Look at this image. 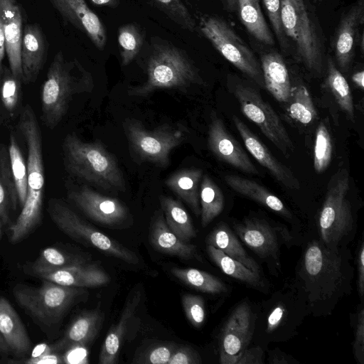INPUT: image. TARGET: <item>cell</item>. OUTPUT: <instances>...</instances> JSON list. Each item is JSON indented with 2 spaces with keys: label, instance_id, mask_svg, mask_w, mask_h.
<instances>
[{
  "label": "cell",
  "instance_id": "obj_1",
  "mask_svg": "<svg viewBox=\"0 0 364 364\" xmlns=\"http://www.w3.org/2000/svg\"><path fill=\"white\" fill-rule=\"evenodd\" d=\"M18 117V129L28 151L27 194L18 216L9 228L12 243L23 240L40 224L45 191L42 134L36 115L30 105H26Z\"/></svg>",
  "mask_w": 364,
  "mask_h": 364
},
{
  "label": "cell",
  "instance_id": "obj_2",
  "mask_svg": "<svg viewBox=\"0 0 364 364\" xmlns=\"http://www.w3.org/2000/svg\"><path fill=\"white\" fill-rule=\"evenodd\" d=\"M92 77L76 60H67L58 51L50 63L41 93V119L55 128L66 114L72 97L91 88Z\"/></svg>",
  "mask_w": 364,
  "mask_h": 364
},
{
  "label": "cell",
  "instance_id": "obj_3",
  "mask_svg": "<svg viewBox=\"0 0 364 364\" xmlns=\"http://www.w3.org/2000/svg\"><path fill=\"white\" fill-rule=\"evenodd\" d=\"M63 149L65 166L70 173L105 190H125L124 178L115 157L100 142H85L70 134Z\"/></svg>",
  "mask_w": 364,
  "mask_h": 364
},
{
  "label": "cell",
  "instance_id": "obj_4",
  "mask_svg": "<svg viewBox=\"0 0 364 364\" xmlns=\"http://www.w3.org/2000/svg\"><path fill=\"white\" fill-rule=\"evenodd\" d=\"M12 291L17 304L48 336L85 293L82 287L62 286L44 279L40 287L17 284Z\"/></svg>",
  "mask_w": 364,
  "mask_h": 364
},
{
  "label": "cell",
  "instance_id": "obj_5",
  "mask_svg": "<svg viewBox=\"0 0 364 364\" xmlns=\"http://www.w3.org/2000/svg\"><path fill=\"white\" fill-rule=\"evenodd\" d=\"M146 71V81L132 88L129 95L144 97L158 89H183L203 83L198 70L186 53L169 43L154 46Z\"/></svg>",
  "mask_w": 364,
  "mask_h": 364
},
{
  "label": "cell",
  "instance_id": "obj_6",
  "mask_svg": "<svg viewBox=\"0 0 364 364\" xmlns=\"http://www.w3.org/2000/svg\"><path fill=\"white\" fill-rule=\"evenodd\" d=\"M281 21L285 36L295 47L306 68L320 73L323 47L316 26L304 0H281Z\"/></svg>",
  "mask_w": 364,
  "mask_h": 364
},
{
  "label": "cell",
  "instance_id": "obj_7",
  "mask_svg": "<svg viewBox=\"0 0 364 364\" xmlns=\"http://www.w3.org/2000/svg\"><path fill=\"white\" fill-rule=\"evenodd\" d=\"M47 210L56 226L73 240L127 263L139 262L133 251L84 221L61 200H49Z\"/></svg>",
  "mask_w": 364,
  "mask_h": 364
},
{
  "label": "cell",
  "instance_id": "obj_8",
  "mask_svg": "<svg viewBox=\"0 0 364 364\" xmlns=\"http://www.w3.org/2000/svg\"><path fill=\"white\" fill-rule=\"evenodd\" d=\"M349 173L341 168L330 178L321 210L318 226L325 245L333 247L352 230L353 220L348 200Z\"/></svg>",
  "mask_w": 364,
  "mask_h": 364
},
{
  "label": "cell",
  "instance_id": "obj_9",
  "mask_svg": "<svg viewBox=\"0 0 364 364\" xmlns=\"http://www.w3.org/2000/svg\"><path fill=\"white\" fill-rule=\"evenodd\" d=\"M198 26L227 60L259 86L264 87L260 64L245 42L225 21L205 14L199 18Z\"/></svg>",
  "mask_w": 364,
  "mask_h": 364
},
{
  "label": "cell",
  "instance_id": "obj_10",
  "mask_svg": "<svg viewBox=\"0 0 364 364\" xmlns=\"http://www.w3.org/2000/svg\"><path fill=\"white\" fill-rule=\"evenodd\" d=\"M302 267V277L313 301L329 299L341 289V259L326 245L313 241L305 251Z\"/></svg>",
  "mask_w": 364,
  "mask_h": 364
},
{
  "label": "cell",
  "instance_id": "obj_11",
  "mask_svg": "<svg viewBox=\"0 0 364 364\" xmlns=\"http://www.w3.org/2000/svg\"><path fill=\"white\" fill-rule=\"evenodd\" d=\"M231 89L243 114L260 129L264 136L284 154L293 150L292 141L270 105L251 86L238 80L232 82Z\"/></svg>",
  "mask_w": 364,
  "mask_h": 364
},
{
  "label": "cell",
  "instance_id": "obj_12",
  "mask_svg": "<svg viewBox=\"0 0 364 364\" xmlns=\"http://www.w3.org/2000/svg\"><path fill=\"white\" fill-rule=\"evenodd\" d=\"M124 128L130 144L142 159L166 167L169 164V154L184 139L183 130L168 125L149 131L140 122L127 119Z\"/></svg>",
  "mask_w": 364,
  "mask_h": 364
},
{
  "label": "cell",
  "instance_id": "obj_13",
  "mask_svg": "<svg viewBox=\"0 0 364 364\" xmlns=\"http://www.w3.org/2000/svg\"><path fill=\"white\" fill-rule=\"evenodd\" d=\"M69 199L88 218L110 228L127 224L130 214L118 199L97 193L84 186L68 193Z\"/></svg>",
  "mask_w": 364,
  "mask_h": 364
},
{
  "label": "cell",
  "instance_id": "obj_14",
  "mask_svg": "<svg viewBox=\"0 0 364 364\" xmlns=\"http://www.w3.org/2000/svg\"><path fill=\"white\" fill-rule=\"evenodd\" d=\"M253 333V318L246 302L237 306L225 322L220 338V363L235 364L247 348Z\"/></svg>",
  "mask_w": 364,
  "mask_h": 364
},
{
  "label": "cell",
  "instance_id": "obj_15",
  "mask_svg": "<svg viewBox=\"0 0 364 364\" xmlns=\"http://www.w3.org/2000/svg\"><path fill=\"white\" fill-rule=\"evenodd\" d=\"M364 23V0H356L342 16L338 26L334 39L333 49L338 67L346 71L355 55V47L359 44Z\"/></svg>",
  "mask_w": 364,
  "mask_h": 364
},
{
  "label": "cell",
  "instance_id": "obj_16",
  "mask_svg": "<svg viewBox=\"0 0 364 364\" xmlns=\"http://www.w3.org/2000/svg\"><path fill=\"white\" fill-rule=\"evenodd\" d=\"M208 146L220 160L243 172L258 175L259 171L237 141L229 133L223 122L215 114L208 129Z\"/></svg>",
  "mask_w": 364,
  "mask_h": 364
},
{
  "label": "cell",
  "instance_id": "obj_17",
  "mask_svg": "<svg viewBox=\"0 0 364 364\" xmlns=\"http://www.w3.org/2000/svg\"><path fill=\"white\" fill-rule=\"evenodd\" d=\"M61 16L85 33L99 50L107 44V31L99 16L85 0H48Z\"/></svg>",
  "mask_w": 364,
  "mask_h": 364
},
{
  "label": "cell",
  "instance_id": "obj_18",
  "mask_svg": "<svg viewBox=\"0 0 364 364\" xmlns=\"http://www.w3.org/2000/svg\"><path fill=\"white\" fill-rule=\"evenodd\" d=\"M232 121L246 149L257 162L266 168L272 176L286 188L299 189L300 183L293 172L272 155L266 145L240 118L234 115Z\"/></svg>",
  "mask_w": 364,
  "mask_h": 364
},
{
  "label": "cell",
  "instance_id": "obj_19",
  "mask_svg": "<svg viewBox=\"0 0 364 364\" xmlns=\"http://www.w3.org/2000/svg\"><path fill=\"white\" fill-rule=\"evenodd\" d=\"M5 52L12 73L23 80L21 45L23 37V14L16 0H0Z\"/></svg>",
  "mask_w": 364,
  "mask_h": 364
},
{
  "label": "cell",
  "instance_id": "obj_20",
  "mask_svg": "<svg viewBox=\"0 0 364 364\" xmlns=\"http://www.w3.org/2000/svg\"><path fill=\"white\" fill-rule=\"evenodd\" d=\"M48 42L38 23H28L23 28L21 45L23 82H34L46 60Z\"/></svg>",
  "mask_w": 364,
  "mask_h": 364
},
{
  "label": "cell",
  "instance_id": "obj_21",
  "mask_svg": "<svg viewBox=\"0 0 364 364\" xmlns=\"http://www.w3.org/2000/svg\"><path fill=\"white\" fill-rule=\"evenodd\" d=\"M34 277L62 286L82 288L101 287L109 282V277L101 267L84 262L42 272Z\"/></svg>",
  "mask_w": 364,
  "mask_h": 364
},
{
  "label": "cell",
  "instance_id": "obj_22",
  "mask_svg": "<svg viewBox=\"0 0 364 364\" xmlns=\"http://www.w3.org/2000/svg\"><path fill=\"white\" fill-rule=\"evenodd\" d=\"M234 229L241 240L259 257L277 256L279 250L277 235L264 220L248 219L235 225Z\"/></svg>",
  "mask_w": 364,
  "mask_h": 364
},
{
  "label": "cell",
  "instance_id": "obj_23",
  "mask_svg": "<svg viewBox=\"0 0 364 364\" xmlns=\"http://www.w3.org/2000/svg\"><path fill=\"white\" fill-rule=\"evenodd\" d=\"M149 241L157 251L183 259L197 257V247L180 239L167 225L163 214L158 211L150 225Z\"/></svg>",
  "mask_w": 364,
  "mask_h": 364
},
{
  "label": "cell",
  "instance_id": "obj_24",
  "mask_svg": "<svg viewBox=\"0 0 364 364\" xmlns=\"http://www.w3.org/2000/svg\"><path fill=\"white\" fill-rule=\"evenodd\" d=\"M0 334L11 353L25 357L31 348V341L17 312L4 297H0Z\"/></svg>",
  "mask_w": 364,
  "mask_h": 364
},
{
  "label": "cell",
  "instance_id": "obj_25",
  "mask_svg": "<svg viewBox=\"0 0 364 364\" xmlns=\"http://www.w3.org/2000/svg\"><path fill=\"white\" fill-rule=\"evenodd\" d=\"M103 319V314L99 308L80 314L69 326L62 339L51 345L53 350L56 352L87 345L100 331Z\"/></svg>",
  "mask_w": 364,
  "mask_h": 364
},
{
  "label": "cell",
  "instance_id": "obj_26",
  "mask_svg": "<svg viewBox=\"0 0 364 364\" xmlns=\"http://www.w3.org/2000/svg\"><path fill=\"white\" fill-rule=\"evenodd\" d=\"M264 87L279 102L288 103L292 87L285 62L280 54L269 52L261 56Z\"/></svg>",
  "mask_w": 364,
  "mask_h": 364
},
{
  "label": "cell",
  "instance_id": "obj_27",
  "mask_svg": "<svg viewBox=\"0 0 364 364\" xmlns=\"http://www.w3.org/2000/svg\"><path fill=\"white\" fill-rule=\"evenodd\" d=\"M141 299L139 290L133 291L127 297L117 323L108 331L99 355L100 364L117 362L123 337L130 318L134 314Z\"/></svg>",
  "mask_w": 364,
  "mask_h": 364
},
{
  "label": "cell",
  "instance_id": "obj_28",
  "mask_svg": "<svg viewBox=\"0 0 364 364\" xmlns=\"http://www.w3.org/2000/svg\"><path fill=\"white\" fill-rule=\"evenodd\" d=\"M224 178L228 186L235 192L260 203L284 217H291V213L282 201L257 182L232 174L225 175Z\"/></svg>",
  "mask_w": 364,
  "mask_h": 364
},
{
  "label": "cell",
  "instance_id": "obj_29",
  "mask_svg": "<svg viewBox=\"0 0 364 364\" xmlns=\"http://www.w3.org/2000/svg\"><path fill=\"white\" fill-rule=\"evenodd\" d=\"M206 244L223 251L225 254L243 264L254 273L259 275V267L243 248L232 231L221 223L208 235Z\"/></svg>",
  "mask_w": 364,
  "mask_h": 364
},
{
  "label": "cell",
  "instance_id": "obj_30",
  "mask_svg": "<svg viewBox=\"0 0 364 364\" xmlns=\"http://www.w3.org/2000/svg\"><path fill=\"white\" fill-rule=\"evenodd\" d=\"M203 176L200 168L178 171L166 180V185L186 202L196 216L200 215L199 182Z\"/></svg>",
  "mask_w": 364,
  "mask_h": 364
},
{
  "label": "cell",
  "instance_id": "obj_31",
  "mask_svg": "<svg viewBox=\"0 0 364 364\" xmlns=\"http://www.w3.org/2000/svg\"><path fill=\"white\" fill-rule=\"evenodd\" d=\"M18 206L8 146L0 144V221L2 225L10 223L11 211H16Z\"/></svg>",
  "mask_w": 364,
  "mask_h": 364
},
{
  "label": "cell",
  "instance_id": "obj_32",
  "mask_svg": "<svg viewBox=\"0 0 364 364\" xmlns=\"http://www.w3.org/2000/svg\"><path fill=\"white\" fill-rule=\"evenodd\" d=\"M240 19L258 41L273 46L274 40L262 12L259 0H237Z\"/></svg>",
  "mask_w": 364,
  "mask_h": 364
},
{
  "label": "cell",
  "instance_id": "obj_33",
  "mask_svg": "<svg viewBox=\"0 0 364 364\" xmlns=\"http://www.w3.org/2000/svg\"><path fill=\"white\" fill-rule=\"evenodd\" d=\"M165 221L180 239L188 242L196 236L191 218L181 203L172 198L161 196L159 198Z\"/></svg>",
  "mask_w": 364,
  "mask_h": 364
},
{
  "label": "cell",
  "instance_id": "obj_34",
  "mask_svg": "<svg viewBox=\"0 0 364 364\" xmlns=\"http://www.w3.org/2000/svg\"><path fill=\"white\" fill-rule=\"evenodd\" d=\"M23 83L21 79L12 73L9 67L3 66L0 77V106L4 115L11 119L19 116L23 109Z\"/></svg>",
  "mask_w": 364,
  "mask_h": 364
},
{
  "label": "cell",
  "instance_id": "obj_35",
  "mask_svg": "<svg viewBox=\"0 0 364 364\" xmlns=\"http://www.w3.org/2000/svg\"><path fill=\"white\" fill-rule=\"evenodd\" d=\"M326 65V85L334 96L340 108L346 113L348 119L353 122L355 119L354 105L349 85L331 57L327 58Z\"/></svg>",
  "mask_w": 364,
  "mask_h": 364
},
{
  "label": "cell",
  "instance_id": "obj_36",
  "mask_svg": "<svg viewBox=\"0 0 364 364\" xmlns=\"http://www.w3.org/2000/svg\"><path fill=\"white\" fill-rule=\"evenodd\" d=\"M200 216L203 227H206L223 211L224 196L218 186L207 174L204 175L199 191Z\"/></svg>",
  "mask_w": 364,
  "mask_h": 364
},
{
  "label": "cell",
  "instance_id": "obj_37",
  "mask_svg": "<svg viewBox=\"0 0 364 364\" xmlns=\"http://www.w3.org/2000/svg\"><path fill=\"white\" fill-rule=\"evenodd\" d=\"M206 251L212 261L227 275L254 287L261 286L259 275L254 273L241 262L230 257L212 245H206Z\"/></svg>",
  "mask_w": 364,
  "mask_h": 364
},
{
  "label": "cell",
  "instance_id": "obj_38",
  "mask_svg": "<svg viewBox=\"0 0 364 364\" xmlns=\"http://www.w3.org/2000/svg\"><path fill=\"white\" fill-rule=\"evenodd\" d=\"M171 274L184 284L198 291L209 294L226 292L225 284L218 277L193 268L173 267Z\"/></svg>",
  "mask_w": 364,
  "mask_h": 364
},
{
  "label": "cell",
  "instance_id": "obj_39",
  "mask_svg": "<svg viewBox=\"0 0 364 364\" xmlns=\"http://www.w3.org/2000/svg\"><path fill=\"white\" fill-rule=\"evenodd\" d=\"M84 262L81 258L70 255L58 248L44 249L36 259L25 266V272L30 275Z\"/></svg>",
  "mask_w": 364,
  "mask_h": 364
},
{
  "label": "cell",
  "instance_id": "obj_40",
  "mask_svg": "<svg viewBox=\"0 0 364 364\" xmlns=\"http://www.w3.org/2000/svg\"><path fill=\"white\" fill-rule=\"evenodd\" d=\"M8 151L18 199V205L21 208L27 194V164L25 161L14 131L10 132Z\"/></svg>",
  "mask_w": 364,
  "mask_h": 364
},
{
  "label": "cell",
  "instance_id": "obj_41",
  "mask_svg": "<svg viewBox=\"0 0 364 364\" xmlns=\"http://www.w3.org/2000/svg\"><path fill=\"white\" fill-rule=\"evenodd\" d=\"M144 31L136 23H129L118 29V44L122 65H129L138 55L143 46Z\"/></svg>",
  "mask_w": 364,
  "mask_h": 364
},
{
  "label": "cell",
  "instance_id": "obj_42",
  "mask_svg": "<svg viewBox=\"0 0 364 364\" xmlns=\"http://www.w3.org/2000/svg\"><path fill=\"white\" fill-rule=\"evenodd\" d=\"M289 102V114L295 121L308 124L316 117L313 100L305 86L299 85L292 90Z\"/></svg>",
  "mask_w": 364,
  "mask_h": 364
},
{
  "label": "cell",
  "instance_id": "obj_43",
  "mask_svg": "<svg viewBox=\"0 0 364 364\" xmlns=\"http://www.w3.org/2000/svg\"><path fill=\"white\" fill-rule=\"evenodd\" d=\"M331 157V134L326 124L321 122L316 129L314 151V168L317 173H321L327 169Z\"/></svg>",
  "mask_w": 364,
  "mask_h": 364
},
{
  "label": "cell",
  "instance_id": "obj_44",
  "mask_svg": "<svg viewBox=\"0 0 364 364\" xmlns=\"http://www.w3.org/2000/svg\"><path fill=\"white\" fill-rule=\"evenodd\" d=\"M156 7L182 28L194 31L195 19L181 0H152Z\"/></svg>",
  "mask_w": 364,
  "mask_h": 364
},
{
  "label": "cell",
  "instance_id": "obj_45",
  "mask_svg": "<svg viewBox=\"0 0 364 364\" xmlns=\"http://www.w3.org/2000/svg\"><path fill=\"white\" fill-rule=\"evenodd\" d=\"M181 303L190 323L196 328L201 326L205 317L203 298L199 295L185 294L181 297Z\"/></svg>",
  "mask_w": 364,
  "mask_h": 364
},
{
  "label": "cell",
  "instance_id": "obj_46",
  "mask_svg": "<svg viewBox=\"0 0 364 364\" xmlns=\"http://www.w3.org/2000/svg\"><path fill=\"white\" fill-rule=\"evenodd\" d=\"M274 32L282 47L287 45L281 21V0H262Z\"/></svg>",
  "mask_w": 364,
  "mask_h": 364
},
{
  "label": "cell",
  "instance_id": "obj_47",
  "mask_svg": "<svg viewBox=\"0 0 364 364\" xmlns=\"http://www.w3.org/2000/svg\"><path fill=\"white\" fill-rule=\"evenodd\" d=\"M176 346L174 344H161L149 350L139 363L151 364H168Z\"/></svg>",
  "mask_w": 364,
  "mask_h": 364
},
{
  "label": "cell",
  "instance_id": "obj_48",
  "mask_svg": "<svg viewBox=\"0 0 364 364\" xmlns=\"http://www.w3.org/2000/svg\"><path fill=\"white\" fill-rule=\"evenodd\" d=\"M201 358L194 349L187 346H177L168 364H200Z\"/></svg>",
  "mask_w": 364,
  "mask_h": 364
},
{
  "label": "cell",
  "instance_id": "obj_49",
  "mask_svg": "<svg viewBox=\"0 0 364 364\" xmlns=\"http://www.w3.org/2000/svg\"><path fill=\"white\" fill-rule=\"evenodd\" d=\"M353 353L357 361L364 363V311L361 308L357 318L355 338L353 345Z\"/></svg>",
  "mask_w": 364,
  "mask_h": 364
},
{
  "label": "cell",
  "instance_id": "obj_50",
  "mask_svg": "<svg viewBox=\"0 0 364 364\" xmlns=\"http://www.w3.org/2000/svg\"><path fill=\"white\" fill-rule=\"evenodd\" d=\"M263 355L259 347L247 348L237 358L235 364H262L264 363Z\"/></svg>",
  "mask_w": 364,
  "mask_h": 364
},
{
  "label": "cell",
  "instance_id": "obj_51",
  "mask_svg": "<svg viewBox=\"0 0 364 364\" xmlns=\"http://www.w3.org/2000/svg\"><path fill=\"white\" fill-rule=\"evenodd\" d=\"M285 316V309L284 306L279 305L276 306L270 313L267 318L268 332H272L277 328L284 320Z\"/></svg>",
  "mask_w": 364,
  "mask_h": 364
},
{
  "label": "cell",
  "instance_id": "obj_52",
  "mask_svg": "<svg viewBox=\"0 0 364 364\" xmlns=\"http://www.w3.org/2000/svg\"><path fill=\"white\" fill-rule=\"evenodd\" d=\"M358 289L360 296L364 293V246L362 243L358 251Z\"/></svg>",
  "mask_w": 364,
  "mask_h": 364
},
{
  "label": "cell",
  "instance_id": "obj_53",
  "mask_svg": "<svg viewBox=\"0 0 364 364\" xmlns=\"http://www.w3.org/2000/svg\"><path fill=\"white\" fill-rule=\"evenodd\" d=\"M62 358L57 354L55 353V352L50 353L48 354H46L41 357L31 359V360H27L24 361L26 363H30V364H41V363H63Z\"/></svg>",
  "mask_w": 364,
  "mask_h": 364
},
{
  "label": "cell",
  "instance_id": "obj_54",
  "mask_svg": "<svg viewBox=\"0 0 364 364\" xmlns=\"http://www.w3.org/2000/svg\"><path fill=\"white\" fill-rule=\"evenodd\" d=\"M269 362L271 363H294L289 356L279 350H276L270 353Z\"/></svg>",
  "mask_w": 364,
  "mask_h": 364
},
{
  "label": "cell",
  "instance_id": "obj_55",
  "mask_svg": "<svg viewBox=\"0 0 364 364\" xmlns=\"http://www.w3.org/2000/svg\"><path fill=\"white\" fill-rule=\"evenodd\" d=\"M5 52V39L3 31L2 23L0 17V77L3 69V60L4 58Z\"/></svg>",
  "mask_w": 364,
  "mask_h": 364
},
{
  "label": "cell",
  "instance_id": "obj_56",
  "mask_svg": "<svg viewBox=\"0 0 364 364\" xmlns=\"http://www.w3.org/2000/svg\"><path fill=\"white\" fill-rule=\"evenodd\" d=\"M92 4L97 6L117 8L119 6V0H90Z\"/></svg>",
  "mask_w": 364,
  "mask_h": 364
},
{
  "label": "cell",
  "instance_id": "obj_57",
  "mask_svg": "<svg viewBox=\"0 0 364 364\" xmlns=\"http://www.w3.org/2000/svg\"><path fill=\"white\" fill-rule=\"evenodd\" d=\"M363 77L364 72L363 70H360L355 73L352 76V80L354 84L360 89H363Z\"/></svg>",
  "mask_w": 364,
  "mask_h": 364
},
{
  "label": "cell",
  "instance_id": "obj_58",
  "mask_svg": "<svg viewBox=\"0 0 364 364\" xmlns=\"http://www.w3.org/2000/svg\"><path fill=\"white\" fill-rule=\"evenodd\" d=\"M11 353V351L4 340L3 337L0 334V356L8 355Z\"/></svg>",
  "mask_w": 364,
  "mask_h": 364
},
{
  "label": "cell",
  "instance_id": "obj_59",
  "mask_svg": "<svg viewBox=\"0 0 364 364\" xmlns=\"http://www.w3.org/2000/svg\"><path fill=\"white\" fill-rule=\"evenodd\" d=\"M225 8L230 12L237 9V0H222Z\"/></svg>",
  "mask_w": 364,
  "mask_h": 364
},
{
  "label": "cell",
  "instance_id": "obj_60",
  "mask_svg": "<svg viewBox=\"0 0 364 364\" xmlns=\"http://www.w3.org/2000/svg\"><path fill=\"white\" fill-rule=\"evenodd\" d=\"M4 114L2 111V109L0 106V128L1 127V126L3 125L4 122Z\"/></svg>",
  "mask_w": 364,
  "mask_h": 364
},
{
  "label": "cell",
  "instance_id": "obj_61",
  "mask_svg": "<svg viewBox=\"0 0 364 364\" xmlns=\"http://www.w3.org/2000/svg\"><path fill=\"white\" fill-rule=\"evenodd\" d=\"M1 226H2V224H1V223L0 221V240H1V237H2V228H1Z\"/></svg>",
  "mask_w": 364,
  "mask_h": 364
},
{
  "label": "cell",
  "instance_id": "obj_62",
  "mask_svg": "<svg viewBox=\"0 0 364 364\" xmlns=\"http://www.w3.org/2000/svg\"><path fill=\"white\" fill-rule=\"evenodd\" d=\"M314 1H319V0H314Z\"/></svg>",
  "mask_w": 364,
  "mask_h": 364
}]
</instances>
